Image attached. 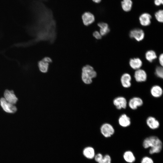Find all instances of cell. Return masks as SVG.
<instances>
[{"label": "cell", "instance_id": "ac0fdd59", "mask_svg": "<svg viewBox=\"0 0 163 163\" xmlns=\"http://www.w3.org/2000/svg\"><path fill=\"white\" fill-rule=\"evenodd\" d=\"M98 26L100 27V33L102 36L106 35L110 30L108 25L106 23L100 22L98 23Z\"/></svg>", "mask_w": 163, "mask_h": 163}, {"label": "cell", "instance_id": "8fae6325", "mask_svg": "<svg viewBox=\"0 0 163 163\" xmlns=\"http://www.w3.org/2000/svg\"><path fill=\"white\" fill-rule=\"evenodd\" d=\"M131 77L129 74L127 73L123 74L121 76L120 82L122 86L125 88L130 87L131 85Z\"/></svg>", "mask_w": 163, "mask_h": 163}, {"label": "cell", "instance_id": "30bf717a", "mask_svg": "<svg viewBox=\"0 0 163 163\" xmlns=\"http://www.w3.org/2000/svg\"><path fill=\"white\" fill-rule=\"evenodd\" d=\"M134 77L136 82H141L146 81L147 75L144 70L140 69L136 70L135 72Z\"/></svg>", "mask_w": 163, "mask_h": 163}, {"label": "cell", "instance_id": "5bb4252c", "mask_svg": "<svg viewBox=\"0 0 163 163\" xmlns=\"http://www.w3.org/2000/svg\"><path fill=\"white\" fill-rule=\"evenodd\" d=\"M119 124L123 127H127L131 124V120L127 115L125 114H122L118 119Z\"/></svg>", "mask_w": 163, "mask_h": 163}, {"label": "cell", "instance_id": "277c9868", "mask_svg": "<svg viewBox=\"0 0 163 163\" xmlns=\"http://www.w3.org/2000/svg\"><path fill=\"white\" fill-rule=\"evenodd\" d=\"M100 131L103 135L106 138L110 137L115 132L113 126L107 123L102 125L100 128Z\"/></svg>", "mask_w": 163, "mask_h": 163}, {"label": "cell", "instance_id": "83f0119b", "mask_svg": "<svg viewBox=\"0 0 163 163\" xmlns=\"http://www.w3.org/2000/svg\"><path fill=\"white\" fill-rule=\"evenodd\" d=\"M93 35L97 39H100L102 37V36L100 32L97 31H94L93 33Z\"/></svg>", "mask_w": 163, "mask_h": 163}, {"label": "cell", "instance_id": "4316f807", "mask_svg": "<svg viewBox=\"0 0 163 163\" xmlns=\"http://www.w3.org/2000/svg\"><path fill=\"white\" fill-rule=\"evenodd\" d=\"M103 157V156L101 153H99L95 155L94 158L95 160L98 163L101 161Z\"/></svg>", "mask_w": 163, "mask_h": 163}, {"label": "cell", "instance_id": "5b68a950", "mask_svg": "<svg viewBox=\"0 0 163 163\" xmlns=\"http://www.w3.org/2000/svg\"><path fill=\"white\" fill-rule=\"evenodd\" d=\"M81 19L83 24L86 26H88L94 22L95 17L91 12L86 11L82 14Z\"/></svg>", "mask_w": 163, "mask_h": 163}, {"label": "cell", "instance_id": "3957f363", "mask_svg": "<svg viewBox=\"0 0 163 163\" xmlns=\"http://www.w3.org/2000/svg\"><path fill=\"white\" fill-rule=\"evenodd\" d=\"M0 104L3 110L7 113H14L17 110L16 107L8 102L4 97L0 99Z\"/></svg>", "mask_w": 163, "mask_h": 163}, {"label": "cell", "instance_id": "7402d4cb", "mask_svg": "<svg viewBox=\"0 0 163 163\" xmlns=\"http://www.w3.org/2000/svg\"><path fill=\"white\" fill-rule=\"evenodd\" d=\"M49 63L41 60L38 62V66L40 71L42 72L46 73L48 70Z\"/></svg>", "mask_w": 163, "mask_h": 163}, {"label": "cell", "instance_id": "ba28073f", "mask_svg": "<svg viewBox=\"0 0 163 163\" xmlns=\"http://www.w3.org/2000/svg\"><path fill=\"white\" fill-rule=\"evenodd\" d=\"M4 97L8 102L13 105L16 104L18 101L17 97L12 90H5L4 93Z\"/></svg>", "mask_w": 163, "mask_h": 163}, {"label": "cell", "instance_id": "9a60e30c", "mask_svg": "<svg viewBox=\"0 0 163 163\" xmlns=\"http://www.w3.org/2000/svg\"><path fill=\"white\" fill-rule=\"evenodd\" d=\"M83 155L88 159H92L95 155L94 149L91 146H87L83 150Z\"/></svg>", "mask_w": 163, "mask_h": 163}, {"label": "cell", "instance_id": "603a6c76", "mask_svg": "<svg viewBox=\"0 0 163 163\" xmlns=\"http://www.w3.org/2000/svg\"><path fill=\"white\" fill-rule=\"evenodd\" d=\"M155 16L158 21L162 22L163 21V11L162 10H158L155 14Z\"/></svg>", "mask_w": 163, "mask_h": 163}, {"label": "cell", "instance_id": "6da1fadb", "mask_svg": "<svg viewBox=\"0 0 163 163\" xmlns=\"http://www.w3.org/2000/svg\"><path fill=\"white\" fill-rule=\"evenodd\" d=\"M142 145L145 148H150L149 152L151 154L159 152L162 147L161 141L158 137L154 136L146 138L144 140Z\"/></svg>", "mask_w": 163, "mask_h": 163}, {"label": "cell", "instance_id": "cb8c5ba5", "mask_svg": "<svg viewBox=\"0 0 163 163\" xmlns=\"http://www.w3.org/2000/svg\"><path fill=\"white\" fill-rule=\"evenodd\" d=\"M155 74L158 77L162 78L163 77V70L162 67H157L155 69Z\"/></svg>", "mask_w": 163, "mask_h": 163}, {"label": "cell", "instance_id": "e0dca14e", "mask_svg": "<svg viewBox=\"0 0 163 163\" xmlns=\"http://www.w3.org/2000/svg\"><path fill=\"white\" fill-rule=\"evenodd\" d=\"M142 64V60L139 58L131 59L129 62V64L131 68L136 70L140 69Z\"/></svg>", "mask_w": 163, "mask_h": 163}, {"label": "cell", "instance_id": "9c48e42d", "mask_svg": "<svg viewBox=\"0 0 163 163\" xmlns=\"http://www.w3.org/2000/svg\"><path fill=\"white\" fill-rule=\"evenodd\" d=\"M143 104L142 99L138 97H134L131 98L128 103L129 107L132 109L135 110L138 107L141 106Z\"/></svg>", "mask_w": 163, "mask_h": 163}, {"label": "cell", "instance_id": "7c38bea8", "mask_svg": "<svg viewBox=\"0 0 163 163\" xmlns=\"http://www.w3.org/2000/svg\"><path fill=\"white\" fill-rule=\"evenodd\" d=\"M146 123L148 127L152 129L158 128L160 125V123L155 118L150 116L147 118L146 120Z\"/></svg>", "mask_w": 163, "mask_h": 163}, {"label": "cell", "instance_id": "f1b7e54d", "mask_svg": "<svg viewBox=\"0 0 163 163\" xmlns=\"http://www.w3.org/2000/svg\"><path fill=\"white\" fill-rule=\"evenodd\" d=\"M42 60L48 63L52 62V59L48 57H46L44 58Z\"/></svg>", "mask_w": 163, "mask_h": 163}, {"label": "cell", "instance_id": "d6986e66", "mask_svg": "<svg viewBox=\"0 0 163 163\" xmlns=\"http://www.w3.org/2000/svg\"><path fill=\"white\" fill-rule=\"evenodd\" d=\"M125 160L127 162L132 163L135 160V158L132 152L130 151H127L124 152L123 155Z\"/></svg>", "mask_w": 163, "mask_h": 163}, {"label": "cell", "instance_id": "52a82bcc", "mask_svg": "<svg viewBox=\"0 0 163 163\" xmlns=\"http://www.w3.org/2000/svg\"><path fill=\"white\" fill-rule=\"evenodd\" d=\"M113 103L116 108L118 110L126 108L127 105L126 99L122 96H119L115 98L113 100Z\"/></svg>", "mask_w": 163, "mask_h": 163}, {"label": "cell", "instance_id": "4fadbf2b", "mask_svg": "<svg viewBox=\"0 0 163 163\" xmlns=\"http://www.w3.org/2000/svg\"><path fill=\"white\" fill-rule=\"evenodd\" d=\"M151 16L149 14L143 13L139 17L140 23L143 26H148L151 24Z\"/></svg>", "mask_w": 163, "mask_h": 163}, {"label": "cell", "instance_id": "f546056e", "mask_svg": "<svg viewBox=\"0 0 163 163\" xmlns=\"http://www.w3.org/2000/svg\"><path fill=\"white\" fill-rule=\"evenodd\" d=\"M155 4L157 6H159L163 3V0H155Z\"/></svg>", "mask_w": 163, "mask_h": 163}, {"label": "cell", "instance_id": "4dcf8cb0", "mask_svg": "<svg viewBox=\"0 0 163 163\" xmlns=\"http://www.w3.org/2000/svg\"><path fill=\"white\" fill-rule=\"evenodd\" d=\"M159 61L160 65L162 66L163 65V54H161L159 56Z\"/></svg>", "mask_w": 163, "mask_h": 163}, {"label": "cell", "instance_id": "2e32d148", "mask_svg": "<svg viewBox=\"0 0 163 163\" xmlns=\"http://www.w3.org/2000/svg\"><path fill=\"white\" fill-rule=\"evenodd\" d=\"M150 93L154 97L158 98L160 97L163 94L162 88L158 85L153 86L150 90Z\"/></svg>", "mask_w": 163, "mask_h": 163}, {"label": "cell", "instance_id": "ffe728a7", "mask_svg": "<svg viewBox=\"0 0 163 163\" xmlns=\"http://www.w3.org/2000/svg\"><path fill=\"white\" fill-rule=\"evenodd\" d=\"M132 4L131 0H123L121 2V6L123 9L126 12L129 11L131 9Z\"/></svg>", "mask_w": 163, "mask_h": 163}, {"label": "cell", "instance_id": "d4e9b609", "mask_svg": "<svg viewBox=\"0 0 163 163\" xmlns=\"http://www.w3.org/2000/svg\"><path fill=\"white\" fill-rule=\"evenodd\" d=\"M111 158L109 155H106L103 157L102 158L98 163H111Z\"/></svg>", "mask_w": 163, "mask_h": 163}, {"label": "cell", "instance_id": "7a4b0ae2", "mask_svg": "<svg viewBox=\"0 0 163 163\" xmlns=\"http://www.w3.org/2000/svg\"><path fill=\"white\" fill-rule=\"evenodd\" d=\"M97 74L93 67L89 65H86L82 68V78L83 82L89 84L92 82V79L97 76Z\"/></svg>", "mask_w": 163, "mask_h": 163}, {"label": "cell", "instance_id": "1f68e13d", "mask_svg": "<svg viewBox=\"0 0 163 163\" xmlns=\"http://www.w3.org/2000/svg\"><path fill=\"white\" fill-rule=\"evenodd\" d=\"M91 1L95 3L98 4L100 3L101 1L102 0H91Z\"/></svg>", "mask_w": 163, "mask_h": 163}, {"label": "cell", "instance_id": "8992f818", "mask_svg": "<svg viewBox=\"0 0 163 163\" xmlns=\"http://www.w3.org/2000/svg\"><path fill=\"white\" fill-rule=\"evenodd\" d=\"M129 35L131 38L134 39L138 41H140L144 38L145 34L142 30L136 28L130 31Z\"/></svg>", "mask_w": 163, "mask_h": 163}, {"label": "cell", "instance_id": "484cf974", "mask_svg": "<svg viewBox=\"0 0 163 163\" xmlns=\"http://www.w3.org/2000/svg\"><path fill=\"white\" fill-rule=\"evenodd\" d=\"M141 163H154V162L151 158L146 156L142 158Z\"/></svg>", "mask_w": 163, "mask_h": 163}, {"label": "cell", "instance_id": "44dd1931", "mask_svg": "<svg viewBox=\"0 0 163 163\" xmlns=\"http://www.w3.org/2000/svg\"><path fill=\"white\" fill-rule=\"evenodd\" d=\"M145 57L146 59L149 62H152L157 57L155 52L152 50L147 51L145 53Z\"/></svg>", "mask_w": 163, "mask_h": 163}]
</instances>
